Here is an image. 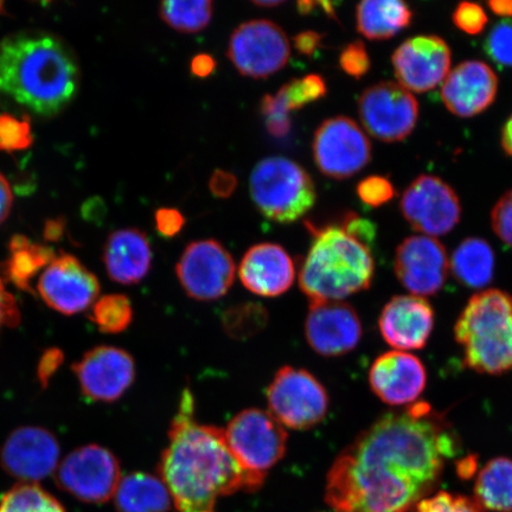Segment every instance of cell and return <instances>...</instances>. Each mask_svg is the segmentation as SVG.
Here are the masks:
<instances>
[{
	"mask_svg": "<svg viewBox=\"0 0 512 512\" xmlns=\"http://www.w3.org/2000/svg\"><path fill=\"white\" fill-rule=\"evenodd\" d=\"M341 227L345 232L354 236L355 239L361 241L368 247H370L371 243H373L376 238L375 224L355 213L345 215Z\"/></svg>",
	"mask_w": 512,
	"mask_h": 512,
	"instance_id": "ee69618b",
	"label": "cell"
},
{
	"mask_svg": "<svg viewBox=\"0 0 512 512\" xmlns=\"http://www.w3.org/2000/svg\"><path fill=\"white\" fill-rule=\"evenodd\" d=\"M159 14L172 29L185 34H195L206 29L213 17V2L194 0V2H163Z\"/></svg>",
	"mask_w": 512,
	"mask_h": 512,
	"instance_id": "4dcf8cb0",
	"label": "cell"
},
{
	"mask_svg": "<svg viewBox=\"0 0 512 512\" xmlns=\"http://www.w3.org/2000/svg\"><path fill=\"white\" fill-rule=\"evenodd\" d=\"M238 187V179L228 171L216 170L209 181V189L219 198H228Z\"/></svg>",
	"mask_w": 512,
	"mask_h": 512,
	"instance_id": "7dc6e473",
	"label": "cell"
},
{
	"mask_svg": "<svg viewBox=\"0 0 512 512\" xmlns=\"http://www.w3.org/2000/svg\"><path fill=\"white\" fill-rule=\"evenodd\" d=\"M64 227H66V223L63 220H50L46 223V228H44V238L49 241H57L60 240L64 233Z\"/></svg>",
	"mask_w": 512,
	"mask_h": 512,
	"instance_id": "f5cc1de1",
	"label": "cell"
},
{
	"mask_svg": "<svg viewBox=\"0 0 512 512\" xmlns=\"http://www.w3.org/2000/svg\"><path fill=\"white\" fill-rule=\"evenodd\" d=\"M37 291L50 309L73 316L91 309L99 299L100 283L79 259L63 253L42 272Z\"/></svg>",
	"mask_w": 512,
	"mask_h": 512,
	"instance_id": "9a60e30c",
	"label": "cell"
},
{
	"mask_svg": "<svg viewBox=\"0 0 512 512\" xmlns=\"http://www.w3.org/2000/svg\"><path fill=\"white\" fill-rule=\"evenodd\" d=\"M501 145L505 155L512 157V113L503 126Z\"/></svg>",
	"mask_w": 512,
	"mask_h": 512,
	"instance_id": "11a10c76",
	"label": "cell"
},
{
	"mask_svg": "<svg viewBox=\"0 0 512 512\" xmlns=\"http://www.w3.org/2000/svg\"><path fill=\"white\" fill-rule=\"evenodd\" d=\"M491 224L498 238L512 248V190L495 204L491 211Z\"/></svg>",
	"mask_w": 512,
	"mask_h": 512,
	"instance_id": "7bdbcfd3",
	"label": "cell"
},
{
	"mask_svg": "<svg viewBox=\"0 0 512 512\" xmlns=\"http://www.w3.org/2000/svg\"><path fill=\"white\" fill-rule=\"evenodd\" d=\"M216 68V62L213 56L208 54H200L191 61V73L197 78H208L213 74Z\"/></svg>",
	"mask_w": 512,
	"mask_h": 512,
	"instance_id": "f907efd6",
	"label": "cell"
},
{
	"mask_svg": "<svg viewBox=\"0 0 512 512\" xmlns=\"http://www.w3.org/2000/svg\"><path fill=\"white\" fill-rule=\"evenodd\" d=\"M495 260L488 241L467 238L453 252L450 267L460 284L479 290L494 279Z\"/></svg>",
	"mask_w": 512,
	"mask_h": 512,
	"instance_id": "f1b7e54d",
	"label": "cell"
},
{
	"mask_svg": "<svg viewBox=\"0 0 512 512\" xmlns=\"http://www.w3.org/2000/svg\"><path fill=\"white\" fill-rule=\"evenodd\" d=\"M356 190L360 200L371 208H379L392 201L395 196L392 182L382 176L364 178L358 183Z\"/></svg>",
	"mask_w": 512,
	"mask_h": 512,
	"instance_id": "ab89813d",
	"label": "cell"
},
{
	"mask_svg": "<svg viewBox=\"0 0 512 512\" xmlns=\"http://www.w3.org/2000/svg\"><path fill=\"white\" fill-rule=\"evenodd\" d=\"M294 48L299 54L307 57L315 55L316 51L322 46L323 35L316 31H304L294 37Z\"/></svg>",
	"mask_w": 512,
	"mask_h": 512,
	"instance_id": "681fc988",
	"label": "cell"
},
{
	"mask_svg": "<svg viewBox=\"0 0 512 512\" xmlns=\"http://www.w3.org/2000/svg\"><path fill=\"white\" fill-rule=\"evenodd\" d=\"M290 41L279 25L256 19L243 23L233 32L228 57L243 76L266 79L290 60Z\"/></svg>",
	"mask_w": 512,
	"mask_h": 512,
	"instance_id": "8fae6325",
	"label": "cell"
},
{
	"mask_svg": "<svg viewBox=\"0 0 512 512\" xmlns=\"http://www.w3.org/2000/svg\"><path fill=\"white\" fill-rule=\"evenodd\" d=\"M63 362V354L61 350L50 349L44 352L38 364V380L46 387L50 377L56 373Z\"/></svg>",
	"mask_w": 512,
	"mask_h": 512,
	"instance_id": "c3c4849f",
	"label": "cell"
},
{
	"mask_svg": "<svg viewBox=\"0 0 512 512\" xmlns=\"http://www.w3.org/2000/svg\"><path fill=\"white\" fill-rule=\"evenodd\" d=\"M466 367L501 375L512 369V296L490 288L467 302L454 326Z\"/></svg>",
	"mask_w": 512,
	"mask_h": 512,
	"instance_id": "5b68a950",
	"label": "cell"
},
{
	"mask_svg": "<svg viewBox=\"0 0 512 512\" xmlns=\"http://www.w3.org/2000/svg\"><path fill=\"white\" fill-rule=\"evenodd\" d=\"M476 501L486 510L512 512V459H491L478 473Z\"/></svg>",
	"mask_w": 512,
	"mask_h": 512,
	"instance_id": "f546056e",
	"label": "cell"
},
{
	"mask_svg": "<svg viewBox=\"0 0 512 512\" xmlns=\"http://www.w3.org/2000/svg\"><path fill=\"white\" fill-rule=\"evenodd\" d=\"M315 6H317V3L313 2H299L298 3V10L300 14L307 15L312 12L313 9H315Z\"/></svg>",
	"mask_w": 512,
	"mask_h": 512,
	"instance_id": "6f0895ef",
	"label": "cell"
},
{
	"mask_svg": "<svg viewBox=\"0 0 512 512\" xmlns=\"http://www.w3.org/2000/svg\"><path fill=\"white\" fill-rule=\"evenodd\" d=\"M401 213L416 232L430 238L450 233L462 217L457 192L437 176L421 175L403 192Z\"/></svg>",
	"mask_w": 512,
	"mask_h": 512,
	"instance_id": "7c38bea8",
	"label": "cell"
},
{
	"mask_svg": "<svg viewBox=\"0 0 512 512\" xmlns=\"http://www.w3.org/2000/svg\"><path fill=\"white\" fill-rule=\"evenodd\" d=\"M185 224L184 216L181 211L170 208H163L157 210L156 213V226L159 234L165 238H174Z\"/></svg>",
	"mask_w": 512,
	"mask_h": 512,
	"instance_id": "bcb514c9",
	"label": "cell"
},
{
	"mask_svg": "<svg viewBox=\"0 0 512 512\" xmlns=\"http://www.w3.org/2000/svg\"><path fill=\"white\" fill-rule=\"evenodd\" d=\"M81 392L94 402H114L132 386L136 364L127 351L115 347H96L86 352L73 366Z\"/></svg>",
	"mask_w": 512,
	"mask_h": 512,
	"instance_id": "d6986e66",
	"label": "cell"
},
{
	"mask_svg": "<svg viewBox=\"0 0 512 512\" xmlns=\"http://www.w3.org/2000/svg\"><path fill=\"white\" fill-rule=\"evenodd\" d=\"M290 108L283 94H266L261 101V113L266 121L267 131L275 138H284L291 130Z\"/></svg>",
	"mask_w": 512,
	"mask_h": 512,
	"instance_id": "74e56055",
	"label": "cell"
},
{
	"mask_svg": "<svg viewBox=\"0 0 512 512\" xmlns=\"http://www.w3.org/2000/svg\"><path fill=\"white\" fill-rule=\"evenodd\" d=\"M394 270L408 292L424 298L443 290L451 267L443 243L416 235L403 240L396 249Z\"/></svg>",
	"mask_w": 512,
	"mask_h": 512,
	"instance_id": "2e32d148",
	"label": "cell"
},
{
	"mask_svg": "<svg viewBox=\"0 0 512 512\" xmlns=\"http://www.w3.org/2000/svg\"><path fill=\"white\" fill-rule=\"evenodd\" d=\"M61 448L55 435L42 427H21L0 450V465L22 483H36L59 467Z\"/></svg>",
	"mask_w": 512,
	"mask_h": 512,
	"instance_id": "ac0fdd59",
	"label": "cell"
},
{
	"mask_svg": "<svg viewBox=\"0 0 512 512\" xmlns=\"http://www.w3.org/2000/svg\"><path fill=\"white\" fill-rule=\"evenodd\" d=\"M158 471L176 512H216L219 498L258 491L236 462L224 430L198 424L195 398L189 388L183 390L171 422L169 444L160 457Z\"/></svg>",
	"mask_w": 512,
	"mask_h": 512,
	"instance_id": "7a4b0ae2",
	"label": "cell"
},
{
	"mask_svg": "<svg viewBox=\"0 0 512 512\" xmlns=\"http://www.w3.org/2000/svg\"><path fill=\"white\" fill-rule=\"evenodd\" d=\"M460 451L446 415L415 402L381 416L344 448L326 477L335 512H408L437 488Z\"/></svg>",
	"mask_w": 512,
	"mask_h": 512,
	"instance_id": "6da1fadb",
	"label": "cell"
},
{
	"mask_svg": "<svg viewBox=\"0 0 512 512\" xmlns=\"http://www.w3.org/2000/svg\"><path fill=\"white\" fill-rule=\"evenodd\" d=\"M283 94L286 105L290 111H297L306 105L324 98L328 93L325 80L318 74H310L302 79H294L279 91Z\"/></svg>",
	"mask_w": 512,
	"mask_h": 512,
	"instance_id": "836d02e7",
	"label": "cell"
},
{
	"mask_svg": "<svg viewBox=\"0 0 512 512\" xmlns=\"http://www.w3.org/2000/svg\"><path fill=\"white\" fill-rule=\"evenodd\" d=\"M21 323V311L17 300L6 290L4 281L0 277V330L3 328H16Z\"/></svg>",
	"mask_w": 512,
	"mask_h": 512,
	"instance_id": "f6af8a7d",
	"label": "cell"
},
{
	"mask_svg": "<svg viewBox=\"0 0 512 512\" xmlns=\"http://www.w3.org/2000/svg\"><path fill=\"white\" fill-rule=\"evenodd\" d=\"M253 4L261 6V8H277V6L284 4V2H280V0H265V2H253Z\"/></svg>",
	"mask_w": 512,
	"mask_h": 512,
	"instance_id": "680465c9",
	"label": "cell"
},
{
	"mask_svg": "<svg viewBox=\"0 0 512 512\" xmlns=\"http://www.w3.org/2000/svg\"><path fill=\"white\" fill-rule=\"evenodd\" d=\"M451 49L443 38H409L395 50L392 63L399 85L411 93H426L443 83L451 72Z\"/></svg>",
	"mask_w": 512,
	"mask_h": 512,
	"instance_id": "e0dca14e",
	"label": "cell"
},
{
	"mask_svg": "<svg viewBox=\"0 0 512 512\" xmlns=\"http://www.w3.org/2000/svg\"><path fill=\"white\" fill-rule=\"evenodd\" d=\"M121 480L117 457L107 448L87 445L76 448L55 471L56 485L87 504H104L117 492Z\"/></svg>",
	"mask_w": 512,
	"mask_h": 512,
	"instance_id": "9c48e42d",
	"label": "cell"
},
{
	"mask_svg": "<svg viewBox=\"0 0 512 512\" xmlns=\"http://www.w3.org/2000/svg\"><path fill=\"white\" fill-rule=\"evenodd\" d=\"M358 113L371 137L383 143H398L411 136L418 124L419 102L399 83L384 81L362 93Z\"/></svg>",
	"mask_w": 512,
	"mask_h": 512,
	"instance_id": "30bf717a",
	"label": "cell"
},
{
	"mask_svg": "<svg viewBox=\"0 0 512 512\" xmlns=\"http://www.w3.org/2000/svg\"><path fill=\"white\" fill-rule=\"evenodd\" d=\"M309 228L315 239L300 267L299 286L311 303L342 302L368 290L375 274L370 248L342 227Z\"/></svg>",
	"mask_w": 512,
	"mask_h": 512,
	"instance_id": "277c9868",
	"label": "cell"
},
{
	"mask_svg": "<svg viewBox=\"0 0 512 512\" xmlns=\"http://www.w3.org/2000/svg\"><path fill=\"white\" fill-rule=\"evenodd\" d=\"M104 262L108 277L121 285H136L149 274L152 249L138 229L115 230L106 241Z\"/></svg>",
	"mask_w": 512,
	"mask_h": 512,
	"instance_id": "d4e9b609",
	"label": "cell"
},
{
	"mask_svg": "<svg viewBox=\"0 0 512 512\" xmlns=\"http://www.w3.org/2000/svg\"><path fill=\"white\" fill-rule=\"evenodd\" d=\"M80 82L78 59L55 35L22 31L0 42V104L53 118L72 104Z\"/></svg>",
	"mask_w": 512,
	"mask_h": 512,
	"instance_id": "3957f363",
	"label": "cell"
},
{
	"mask_svg": "<svg viewBox=\"0 0 512 512\" xmlns=\"http://www.w3.org/2000/svg\"><path fill=\"white\" fill-rule=\"evenodd\" d=\"M9 251V259L4 265L6 278L18 290L34 293L32 281L56 258L55 252L23 235H16L11 239Z\"/></svg>",
	"mask_w": 512,
	"mask_h": 512,
	"instance_id": "83f0119b",
	"label": "cell"
},
{
	"mask_svg": "<svg viewBox=\"0 0 512 512\" xmlns=\"http://www.w3.org/2000/svg\"><path fill=\"white\" fill-rule=\"evenodd\" d=\"M453 23L467 35L482 34L488 24V15L483 8L476 3H460L452 15Z\"/></svg>",
	"mask_w": 512,
	"mask_h": 512,
	"instance_id": "60d3db41",
	"label": "cell"
},
{
	"mask_svg": "<svg viewBox=\"0 0 512 512\" xmlns=\"http://www.w3.org/2000/svg\"><path fill=\"white\" fill-rule=\"evenodd\" d=\"M411 512H483V508L476 499L440 491L422 499Z\"/></svg>",
	"mask_w": 512,
	"mask_h": 512,
	"instance_id": "f35d334b",
	"label": "cell"
},
{
	"mask_svg": "<svg viewBox=\"0 0 512 512\" xmlns=\"http://www.w3.org/2000/svg\"><path fill=\"white\" fill-rule=\"evenodd\" d=\"M34 143L29 115L22 119L12 114H0V151L28 150Z\"/></svg>",
	"mask_w": 512,
	"mask_h": 512,
	"instance_id": "d590c367",
	"label": "cell"
},
{
	"mask_svg": "<svg viewBox=\"0 0 512 512\" xmlns=\"http://www.w3.org/2000/svg\"><path fill=\"white\" fill-rule=\"evenodd\" d=\"M312 147L318 169L335 179L355 176L371 159L367 134L348 117L325 120L316 131Z\"/></svg>",
	"mask_w": 512,
	"mask_h": 512,
	"instance_id": "5bb4252c",
	"label": "cell"
},
{
	"mask_svg": "<svg viewBox=\"0 0 512 512\" xmlns=\"http://www.w3.org/2000/svg\"><path fill=\"white\" fill-rule=\"evenodd\" d=\"M270 413L291 430L306 431L320 424L329 411V395L309 371L283 367L267 388Z\"/></svg>",
	"mask_w": 512,
	"mask_h": 512,
	"instance_id": "ba28073f",
	"label": "cell"
},
{
	"mask_svg": "<svg viewBox=\"0 0 512 512\" xmlns=\"http://www.w3.org/2000/svg\"><path fill=\"white\" fill-rule=\"evenodd\" d=\"M341 68L351 78L360 80L369 72L371 62L366 46L362 41L348 44L339 57Z\"/></svg>",
	"mask_w": 512,
	"mask_h": 512,
	"instance_id": "b9f144b4",
	"label": "cell"
},
{
	"mask_svg": "<svg viewBox=\"0 0 512 512\" xmlns=\"http://www.w3.org/2000/svg\"><path fill=\"white\" fill-rule=\"evenodd\" d=\"M0 512H67L62 503L34 483H19L0 498Z\"/></svg>",
	"mask_w": 512,
	"mask_h": 512,
	"instance_id": "1f68e13d",
	"label": "cell"
},
{
	"mask_svg": "<svg viewBox=\"0 0 512 512\" xmlns=\"http://www.w3.org/2000/svg\"><path fill=\"white\" fill-rule=\"evenodd\" d=\"M266 322L267 312L264 307L248 304L234 307L227 312L224 326L229 335L235 338H247L264 328Z\"/></svg>",
	"mask_w": 512,
	"mask_h": 512,
	"instance_id": "e575fe53",
	"label": "cell"
},
{
	"mask_svg": "<svg viewBox=\"0 0 512 512\" xmlns=\"http://www.w3.org/2000/svg\"><path fill=\"white\" fill-rule=\"evenodd\" d=\"M381 335L400 351L425 347L434 328V311L425 298L396 296L383 307L379 319Z\"/></svg>",
	"mask_w": 512,
	"mask_h": 512,
	"instance_id": "603a6c76",
	"label": "cell"
},
{
	"mask_svg": "<svg viewBox=\"0 0 512 512\" xmlns=\"http://www.w3.org/2000/svg\"><path fill=\"white\" fill-rule=\"evenodd\" d=\"M176 273L183 290L198 302H211L226 296L233 286L236 265L220 242L202 240L190 243L179 259Z\"/></svg>",
	"mask_w": 512,
	"mask_h": 512,
	"instance_id": "4fadbf2b",
	"label": "cell"
},
{
	"mask_svg": "<svg viewBox=\"0 0 512 512\" xmlns=\"http://www.w3.org/2000/svg\"><path fill=\"white\" fill-rule=\"evenodd\" d=\"M12 203H14V195H12L8 179L0 174V224L8 219L11 213Z\"/></svg>",
	"mask_w": 512,
	"mask_h": 512,
	"instance_id": "816d5d0a",
	"label": "cell"
},
{
	"mask_svg": "<svg viewBox=\"0 0 512 512\" xmlns=\"http://www.w3.org/2000/svg\"><path fill=\"white\" fill-rule=\"evenodd\" d=\"M256 208L266 219L292 223L315 206L317 192L309 174L284 157L262 159L249 181Z\"/></svg>",
	"mask_w": 512,
	"mask_h": 512,
	"instance_id": "8992f818",
	"label": "cell"
},
{
	"mask_svg": "<svg viewBox=\"0 0 512 512\" xmlns=\"http://www.w3.org/2000/svg\"><path fill=\"white\" fill-rule=\"evenodd\" d=\"M362 322L357 311L344 302L310 304L305 320V337L313 351L325 357L348 354L360 344Z\"/></svg>",
	"mask_w": 512,
	"mask_h": 512,
	"instance_id": "ffe728a7",
	"label": "cell"
},
{
	"mask_svg": "<svg viewBox=\"0 0 512 512\" xmlns=\"http://www.w3.org/2000/svg\"><path fill=\"white\" fill-rule=\"evenodd\" d=\"M488 6L497 16L504 19L512 18V0H491Z\"/></svg>",
	"mask_w": 512,
	"mask_h": 512,
	"instance_id": "db71d44e",
	"label": "cell"
},
{
	"mask_svg": "<svg viewBox=\"0 0 512 512\" xmlns=\"http://www.w3.org/2000/svg\"><path fill=\"white\" fill-rule=\"evenodd\" d=\"M224 434L236 462L259 490L267 472L285 456L284 426L270 412L251 408L234 416Z\"/></svg>",
	"mask_w": 512,
	"mask_h": 512,
	"instance_id": "52a82bcc",
	"label": "cell"
},
{
	"mask_svg": "<svg viewBox=\"0 0 512 512\" xmlns=\"http://www.w3.org/2000/svg\"><path fill=\"white\" fill-rule=\"evenodd\" d=\"M114 503L118 512H169L172 501L162 479L133 472L121 478Z\"/></svg>",
	"mask_w": 512,
	"mask_h": 512,
	"instance_id": "4316f807",
	"label": "cell"
},
{
	"mask_svg": "<svg viewBox=\"0 0 512 512\" xmlns=\"http://www.w3.org/2000/svg\"><path fill=\"white\" fill-rule=\"evenodd\" d=\"M475 465V459H463L458 466L459 476H462L465 479L470 478L472 476V473L475 472Z\"/></svg>",
	"mask_w": 512,
	"mask_h": 512,
	"instance_id": "9f6ffc18",
	"label": "cell"
},
{
	"mask_svg": "<svg viewBox=\"0 0 512 512\" xmlns=\"http://www.w3.org/2000/svg\"><path fill=\"white\" fill-rule=\"evenodd\" d=\"M498 78L483 61H465L451 70L441 85V99L448 111L460 118H472L494 104Z\"/></svg>",
	"mask_w": 512,
	"mask_h": 512,
	"instance_id": "7402d4cb",
	"label": "cell"
},
{
	"mask_svg": "<svg viewBox=\"0 0 512 512\" xmlns=\"http://www.w3.org/2000/svg\"><path fill=\"white\" fill-rule=\"evenodd\" d=\"M484 51L497 66L512 68V18L495 24L485 38Z\"/></svg>",
	"mask_w": 512,
	"mask_h": 512,
	"instance_id": "8d00e7d4",
	"label": "cell"
},
{
	"mask_svg": "<svg viewBox=\"0 0 512 512\" xmlns=\"http://www.w3.org/2000/svg\"><path fill=\"white\" fill-rule=\"evenodd\" d=\"M89 318L104 334H120L132 323V304L123 294H107L96 300Z\"/></svg>",
	"mask_w": 512,
	"mask_h": 512,
	"instance_id": "d6a6232c",
	"label": "cell"
},
{
	"mask_svg": "<svg viewBox=\"0 0 512 512\" xmlns=\"http://www.w3.org/2000/svg\"><path fill=\"white\" fill-rule=\"evenodd\" d=\"M369 383L377 398L387 405H413L426 388V368L408 352L389 351L376 358L369 371Z\"/></svg>",
	"mask_w": 512,
	"mask_h": 512,
	"instance_id": "44dd1931",
	"label": "cell"
},
{
	"mask_svg": "<svg viewBox=\"0 0 512 512\" xmlns=\"http://www.w3.org/2000/svg\"><path fill=\"white\" fill-rule=\"evenodd\" d=\"M240 280L256 296L274 298L290 290L296 267L285 249L275 243H260L243 256Z\"/></svg>",
	"mask_w": 512,
	"mask_h": 512,
	"instance_id": "cb8c5ba5",
	"label": "cell"
},
{
	"mask_svg": "<svg viewBox=\"0 0 512 512\" xmlns=\"http://www.w3.org/2000/svg\"><path fill=\"white\" fill-rule=\"evenodd\" d=\"M412 21L413 11L402 0H364L357 5V30L371 41L390 40Z\"/></svg>",
	"mask_w": 512,
	"mask_h": 512,
	"instance_id": "484cf974",
	"label": "cell"
},
{
	"mask_svg": "<svg viewBox=\"0 0 512 512\" xmlns=\"http://www.w3.org/2000/svg\"><path fill=\"white\" fill-rule=\"evenodd\" d=\"M3 10V3H0V11Z\"/></svg>",
	"mask_w": 512,
	"mask_h": 512,
	"instance_id": "91938a15",
	"label": "cell"
}]
</instances>
